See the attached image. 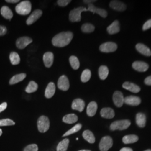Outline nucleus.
I'll list each match as a JSON object with an SVG mask.
<instances>
[{"label": "nucleus", "mask_w": 151, "mask_h": 151, "mask_svg": "<svg viewBox=\"0 0 151 151\" xmlns=\"http://www.w3.org/2000/svg\"><path fill=\"white\" fill-rule=\"evenodd\" d=\"M139 139V138L137 135L131 134L124 136L123 138V142L125 144H130L137 142Z\"/></svg>", "instance_id": "28"}, {"label": "nucleus", "mask_w": 151, "mask_h": 151, "mask_svg": "<svg viewBox=\"0 0 151 151\" xmlns=\"http://www.w3.org/2000/svg\"><path fill=\"white\" fill-rule=\"evenodd\" d=\"M97 104L95 101L89 103L87 108V114L89 116H93L97 111Z\"/></svg>", "instance_id": "23"}, {"label": "nucleus", "mask_w": 151, "mask_h": 151, "mask_svg": "<svg viewBox=\"0 0 151 151\" xmlns=\"http://www.w3.org/2000/svg\"><path fill=\"white\" fill-rule=\"evenodd\" d=\"M6 1L8 3H16L19 2V0H6Z\"/></svg>", "instance_id": "47"}, {"label": "nucleus", "mask_w": 151, "mask_h": 151, "mask_svg": "<svg viewBox=\"0 0 151 151\" xmlns=\"http://www.w3.org/2000/svg\"><path fill=\"white\" fill-rule=\"evenodd\" d=\"M118 48L117 44L114 42H106L102 44L100 46V50L104 53H111L116 50Z\"/></svg>", "instance_id": "7"}, {"label": "nucleus", "mask_w": 151, "mask_h": 151, "mask_svg": "<svg viewBox=\"0 0 151 151\" xmlns=\"http://www.w3.org/2000/svg\"><path fill=\"white\" fill-rule=\"evenodd\" d=\"M91 77V72L90 70H85L82 72L81 76V80L82 82H87L89 81Z\"/></svg>", "instance_id": "35"}, {"label": "nucleus", "mask_w": 151, "mask_h": 151, "mask_svg": "<svg viewBox=\"0 0 151 151\" xmlns=\"http://www.w3.org/2000/svg\"><path fill=\"white\" fill-rule=\"evenodd\" d=\"M32 38L27 37H23L17 39L16 42V47L17 48H25L29 44L32 43Z\"/></svg>", "instance_id": "10"}, {"label": "nucleus", "mask_w": 151, "mask_h": 151, "mask_svg": "<svg viewBox=\"0 0 151 151\" xmlns=\"http://www.w3.org/2000/svg\"><path fill=\"white\" fill-rule=\"evenodd\" d=\"M151 28V19L148 20V21L144 24L143 27H142V29L144 31H146L147 30H148L149 29Z\"/></svg>", "instance_id": "41"}, {"label": "nucleus", "mask_w": 151, "mask_h": 151, "mask_svg": "<svg viewBox=\"0 0 151 151\" xmlns=\"http://www.w3.org/2000/svg\"><path fill=\"white\" fill-rule=\"evenodd\" d=\"M132 67L134 70H135L137 71L143 72L148 70L149 68V65L145 62L135 61L132 64Z\"/></svg>", "instance_id": "13"}, {"label": "nucleus", "mask_w": 151, "mask_h": 151, "mask_svg": "<svg viewBox=\"0 0 151 151\" xmlns=\"http://www.w3.org/2000/svg\"><path fill=\"white\" fill-rule=\"evenodd\" d=\"M96 2L95 0H85V1H83V2L86 4H92L93 2Z\"/></svg>", "instance_id": "45"}, {"label": "nucleus", "mask_w": 151, "mask_h": 151, "mask_svg": "<svg viewBox=\"0 0 151 151\" xmlns=\"http://www.w3.org/2000/svg\"><path fill=\"white\" fill-rule=\"evenodd\" d=\"M7 32V29L5 26L0 25V36H3L5 35Z\"/></svg>", "instance_id": "42"}, {"label": "nucleus", "mask_w": 151, "mask_h": 151, "mask_svg": "<svg viewBox=\"0 0 151 151\" xmlns=\"http://www.w3.org/2000/svg\"><path fill=\"white\" fill-rule=\"evenodd\" d=\"M145 83L147 85L151 86V76L146 78V79L145 80Z\"/></svg>", "instance_id": "44"}, {"label": "nucleus", "mask_w": 151, "mask_h": 151, "mask_svg": "<svg viewBox=\"0 0 151 151\" xmlns=\"http://www.w3.org/2000/svg\"><path fill=\"white\" fill-rule=\"evenodd\" d=\"M7 106V104L6 103H3L0 105V113L4 111Z\"/></svg>", "instance_id": "43"}, {"label": "nucleus", "mask_w": 151, "mask_h": 151, "mask_svg": "<svg viewBox=\"0 0 151 151\" xmlns=\"http://www.w3.org/2000/svg\"><path fill=\"white\" fill-rule=\"evenodd\" d=\"M54 60V55L52 52H46L43 55L44 63L46 67H50Z\"/></svg>", "instance_id": "19"}, {"label": "nucleus", "mask_w": 151, "mask_h": 151, "mask_svg": "<svg viewBox=\"0 0 151 151\" xmlns=\"http://www.w3.org/2000/svg\"><path fill=\"white\" fill-rule=\"evenodd\" d=\"M113 145L112 138L109 136L104 137L99 144V148L101 151H108Z\"/></svg>", "instance_id": "6"}, {"label": "nucleus", "mask_w": 151, "mask_h": 151, "mask_svg": "<svg viewBox=\"0 0 151 151\" xmlns=\"http://www.w3.org/2000/svg\"><path fill=\"white\" fill-rule=\"evenodd\" d=\"M58 87L62 91H67L70 88V82L67 76L62 75L60 76L58 81Z\"/></svg>", "instance_id": "9"}, {"label": "nucleus", "mask_w": 151, "mask_h": 151, "mask_svg": "<svg viewBox=\"0 0 151 151\" xmlns=\"http://www.w3.org/2000/svg\"><path fill=\"white\" fill-rule=\"evenodd\" d=\"M2 130L0 129V136L2 135Z\"/></svg>", "instance_id": "48"}, {"label": "nucleus", "mask_w": 151, "mask_h": 151, "mask_svg": "<svg viewBox=\"0 0 151 151\" xmlns=\"http://www.w3.org/2000/svg\"><path fill=\"white\" fill-rule=\"evenodd\" d=\"M55 92V86L53 82H50L45 91V96L49 99L53 97Z\"/></svg>", "instance_id": "24"}, {"label": "nucleus", "mask_w": 151, "mask_h": 151, "mask_svg": "<svg viewBox=\"0 0 151 151\" xmlns=\"http://www.w3.org/2000/svg\"><path fill=\"white\" fill-rule=\"evenodd\" d=\"M73 37V34L70 32H62L54 36L52 42L55 47H64L70 43Z\"/></svg>", "instance_id": "1"}, {"label": "nucleus", "mask_w": 151, "mask_h": 151, "mask_svg": "<svg viewBox=\"0 0 151 151\" xmlns=\"http://www.w3.org/2000/svg\"><path fill=\"white\" fill-rule=\"evenodd\" d=\"M15 123L14 121L10 119H5L0 120V126H10V125H14Z\"/></svg>", "instance_id": "38"}, {"label": "nucleus", "mask_w": 151, "mask_h": 151, "mask_svg": "<svg viewBox=\"0 0 151 151\" xmlns=\"http://www.w3.org/2000/svg\"><path fill=\"white\" fill-rule=\"evenodd\" d=\"M136 49L140 54H143L145 56L150 57L151 56V50L147 46L142 43L137 44L135 46Z\"/></svg>", "instance_id": "17"}, {"label": "nucleus", "mask_w": 151, "mask_h": 151, "mask_svg": "<svg viewBox=\"0 0 151 151\" xmlns=\"http://www.w3.org/2000/svg\"><path fill=\"white\" fill-rule=\"evenodd\" d=\"M38 88V84L34 81H30L25 89V91L30 93L36 91Z\"/></svg>", "instance_id": "33"}, {"label": "nucleus", "mask_w": 151, "mask_h": 151, "mask_svg": "<svg viewBox=\"0 0 151 151\" xmlns=\"http://www.w3.org/2000/svg\"><path fill=\"white\" fill-rule=\"evenodd\" d=\"M120 30L119 22L118 20L114 22L107 27V32L109 34L113 35L119 32Z\"/></svg>", "instance_id": "20"}, {"label": "nucleus", "mask_w": 151, "mask_h": 151, "mask_svg": "<svg viewBox=\"0 0 151 151\" xmlns=\"http://www.w3.org/2000/svg\"><path fill=\"white\" fill-rule=\"evenodd\" d=\"M110 7L114 10L118 11H124L127 9V5L122 1L113 0L110 2Z\"/></svg>", "instance_id": "11"}, {"label": "nucleus", "mask_w": 151, "mask_h": 151, "mask_svg": "<svg viewBox=\"0 0 151 151\" xmlns=\"http://www.w3.org/2000/svg\"><path fill=\"white\" fill-rule=\"evenodd\" d=\"M120 151H133V150L130 148H128V147H124L122 148Z\"/></svg>", "instance_id": "46"}, {"label": "nucleus", "mask_w": 151, "mask_h": 151, "mask_svg": "<svg viewBox=\"0 0 151 151\" xmlns=\"http://www.w3.org/2000/svg\"><path fill=\"white\" fill-rule=\"evenodd\" d=\"M1 14L2 16L6 19L11 20L13 17V13L10 10V9L6 6L2 7L1 9Z\"/></svg>", "instance_id": "25"}, {"label": "nucleus", "mask_w": 151, "mask_h": 151, "mask_svg": "<svg viewBox=\"0 0 151 151\" xmlns=\"http://www.w3.org/2000/svg\"><path fill=\"white\" fill-rule=\"evenodd\" d=\"M69 60H70V65H71L72 68L73 70H77L79 68L80 64L79 60H78L77 57H76V56H74V55H72L70 57Z\"/></svg>", "instance_id": "32"}, {"label": "nucleus", "mask_w": 151, "mask_h": 151, "mask_svg": "<svg viewBox=\"0 0 151 151\" xmlns=\"http://www.w3.org/2000/svg\"><path fill=\"white\" fill-rule=\"evenodd\" d=\"M136 124L140 127L144 128L146 126V116L145 114L139 113L136 115Z\"/></svg>", "instance_id": "22"}, {"label": "nucleus", "mask_w": 151, "mask_h": 151, "mask_svg": "<svg viewBox=\"0 0 151 151\" xmlns=\"http://www.w3.org/2000/svg\"><path fill=\"white\" fill-rule=\"evenodd\" d=\"M109 75V69L105 65H101L99 69V75L101 80H104L108 77Z\"/></svg>", "instance_id": "29"}, {"label": "nucleus", "mask_w": 151, "mask_h": 151, "mask_svg": "<svg viewBox=\"0 0 151 151\" xmlns=\"http://www.w3.org/2000/svg\"><path fill=\"white\" fill-rule=\"evenodd\" d=\"M123 87L124 89L129 90V91L133 93H138L140 91L139 87L135 83L130 82H125L123 84Z\"/></svg>", "instance_id": "18"}, {"label": "nucleus", "mask_w": 151, "mask_h": 151, "mask_svg": "<svg viewBox=\"0 0 151 151\" xmlns=\"http://www.w3.org/2000/svg\"><path fill=\"white\" fill-rule=\"evenodd\" d=\"M78 120L77 116L74 114H70L65 115L63 118V122L67 124L75 123Z\"/></svg>", "instance_id": "26"}, {"label": "nucleus", "mask_w": 151, "mask_h": 151, "mask_svg": "<svg viewBox=\"0 0 151 151\" xmlns=\"http://www.w3.org/2000/svg\"><path fill=\"white\" fill-rule=\"evenodd\" d=\"M70 2V0H58L57 1V4L61 7H65L68 5Z\"/></svg>", "instance_id": "40"}, {"label": "nucleus", "mask_w": 151, "mask_h": 151, "mask_svg": "<svg viewBox=\"0 0 151 151\" xmlns=\"http://www.w3.org/2000/svg\"><path fill=\"white\" fill-rule=\"evenodd\" d=\"M124 102L131 106H138L141 103V99L136 96H129L124 98Z\"/></svg>", "instance_id": "15"}, {"label": "nucleus", "mask_w": 151, "mask_h": 151, "mask_svg": "<svg viewBox=\"0 0 151 151\" xmlns=\"http://www.w3.org/2000/svg\"><path fill=\"white\" fill-rule=\"evenodd\" d=\"M10 60L12 65H19L20 62V58L16 52H11L10 54Z\"/></svg>", "instance_id": "34"}, {"label": "nucleus", "mask_w": 151, "mask_h": 151, "mask_svg": "<svg viewBox=\"0 0 151 151\" xmlns=\"http://www.w3.org/2000/svg\"><path fill=\"white\" fill-rule=\"evenodd\" d=\"M38 147L35 144L30 145L29 146H27L24 151H38Z\"/></svg>", "instance_id": "39"}, {"label": "nucleus", "mask_w": 151, "mask_h": 151, "mask_svg": "<svg viewBox=\"0 0 151 151\" xmlns=\"http://www.w3.org/2000/svg\"><path fill=\"white\" fill-rule=\"evenodd\" d=\"M130 122L128 120H118L114 122L110 125V129L111 130H115L126 129L129 128L130 125Z\"/></svg>", "instance_id": "4"}, {"label": "nucleus", "mask_w": 151, "mask_h": 151, "mask_svg": "<svg viewBox=\"0 0 151 151\" xmlns=\"http://www.w3.org/2000/svg\"><path fill=\"white\" fill-rule=\"evenodd\" d=\"M81 128H82V125L81 124H76L75 126H74L72 128H71L70 130H69L66 133H65V134L63 135V137H66V136L72 134L73 133H75L81 129Z\"/></svg>", "instance_id": "37"}, {"label": "nucleus", "mask_w": 151, "mask_h": 151, "mask_svg": "<svg viewBox=\"0 0 151 151\" xmlns=\"http://www.w3.org/2000/svg\"><path fill=\"white\" fill-rule=\"evenodd\" d=\"M101 116L106 119L113 118L115 116V112L113 109L111 108H105L101 109L100 111Z\"/></svg>", "instance_id": "21"}, {"label": "nucleus", "mask_w": 151, "mask_h": 151, "mask_svg": "<svg viewBox=\"0 0 151 151\" xmlns=\"http://www.w3.org/2000/svg\"><path fill=\"white\" fill-rule=\"evenodd\" d=\"M38 128L41 133H45L48 130L50 122L48 118L45 116H41L38 120Z\"/></svg>", "instance_id": "5"}, {"label": "nucleus", "mask_w": 151, "mask_h": 151, "mask_svg": "<svg viewBox=\"0 0 151 151\" xmlns=\"http://www.w3.org/2000/svg\"><path fill=\"white\" fill-rule=\"evenodd\" d=\"M87 11V9L83 7H79L74 9L73 10L70 11L69 14L70 20L73 22H80L81 20V13L83 11Z\"/></svg>", "instance_id": "3"}, {"label": "nucleus", "mask_w": 151, "mask_h": 151, "mask_svg": "<svg viewBox=\"0 0 151 151\" xmlns=\"http://www.w3.org/2000/svg\"><path fill=\"white\" fill-rule=\"evenodd\" d=\"M85 106V103L83 100L81 99H76L74 100L72 104V108L73 110H78L80 112H82Z\"/></svg>", "instance_id": "16"}, {"label": "nucleus", "mask_w": 151, "mask_h": 151, "mask_svg": "<svg viewBox=\"0 0 151 151\" xmlns=\"http://www.w3.org/2000/svg\"><path fill=\"white\" fill-rule=\"evenodd\" d=\"M15 10L21 15H28L32 10V4L29 1H22L16 6Z\"/></svg>", "instance_id": "2"}, {"label": "nucleus", "mask_w": 151, "mask_h": 151, "mask_svg": "<svg viewBox=\"0 0 151 151\" xmlns=\"http://www.w3.org/2000/svg\"><path fill=\"white\" fill-rule=\"evenodd\" d=\"M43 14V12L40 10H36L32 12V14L27 18V24L30 25L34 22H36L39 19Z\"/></svg>", "instance_id": "14"}, {"label": "nucleus", "mask_w": 151, "mask_h": 151, "mask_svg": "<svg viewBox=\"0 0 151 151\" xmlns=\"http://www.w3.org/2000/svg\"><path fill=\"white\" fill-rule=\"evenodd\" d=\"M113 100L116 106L120 108L124 103V97L122 92L116 91L114 93Z\"/></svg>", "instance_id": "8"}, {"label": "nucleus", "mask_w": 151, "mask_h": 151, "mask_svg": "<svg viewBox=\"0 0 151 151\" xmlns=\"http://www.w3.org/2000/svg\"><path fill=\"white\" fill-rule=\"evenodd\" d=\"M90 151V150H80V151Z\"/></svg>", "instance_id": "49"}, {"label": "nucleus", "mask_w": 151, "mask_h": 151, "mask_svg": "<svg viewBox=\"0 0 151 151\" xmlns=\"http://www.w3.org/2000/svg\"><path fill=\"white\" fill-rule=\"evenodd\" d=\"M69 139L67 138H65L64 140L60 142L57 147V151H67L69 145Z\"/></svg>", "instance_id": "31"}, {"label": "nucleus", "mask_w": 151, "mask_h": 151, "mask_svg": "<svg viewBox=\"0 0 151 151\" xmlns=\"http://www.w3.org/2000/svg\"><path fill=\"white\" fill-rule=\"evenodd\" d=\"M83 137L85 140L87 141L90 143H93L95 142V138L94 137L93 134L92 133L90 130H86L83 132Z\"/></svg>", "instance_id": "27"}, {"label": "nucleus", "mask_w": 151, "mask_h": 151, "mask_svg": "<svg viewBox=\"0 0 151 151\" xmlns=\"http://www.w3.org/2000/svg\"><path fill=\"white\" fill-rule=\"evenodd\" d=\"M87 11H91L93 14H97L100 16H101L102 17L105 18L108 16V12L105 10L103 9L97 8L93 5L92 4H88Z\"/></svg>", "instance_id": "12"}, {"label": "nucleus", "mask_w": 151, "mask_h": 151, "mask_svg": "<svg viewBox=\"0 0 151 151\" xmlns=\"http://www.w3.org/2000/svg\"><path fill=\"white\" fill-rule=\"evenodd\" d=\"M26 76L27 75L25 73H20L15 75L10 79L9 83L10 85H14L17 83L18 82L24 80Z\"/></svg>", "instance_id": "30"}, {"label": "nucleus", "mask_w": 151, "mask_h": 151, "mask_svg": "<svg viewBox=\"0 0 151 151\" xmlns=\"http://www.w3.org/2000/svg\"><path fill=\"white\" fill-rule=\"evenodd\" d=\"M145 151H151V150H147Z\"/></svg>", "instance_id": "50"}, {"label": "nucleus", "mask_w": 151, "mask_h": 151, "mask_svg": "<svg viewBox=\"0 0 151 151\" xmlns=\"http://www.w3.org/2000/svg\"><path fill=\"white\" fill-rule=\"evenodd\" d=\"M81 30L82 32L85 33H90L95 30V27L91 24H84L81 27Z\"/></svg>", "instance_id": "36"}]
</instances>
